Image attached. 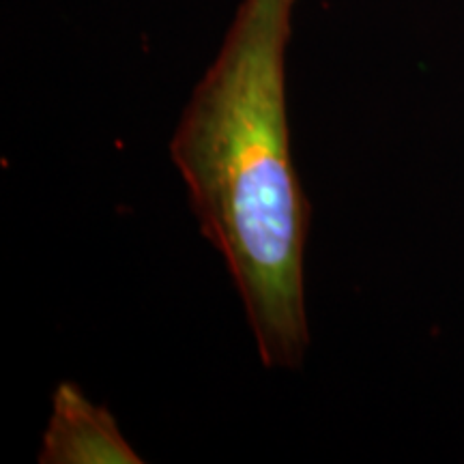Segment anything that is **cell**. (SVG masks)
<instances>
[{
  "label": "cell",
  "instance_id": "obj_1",
  "mask_svg": "<svg viewBox=\"0 0 464 464\" xmlns=\"http://www.w3.org/2000/svg\"><path fill=\"white\" fill-rule=\"evenodd\" d=\"M295 7L297 0H241L168 147L266 370H299L310 346L312 208L293 161L286 103Z\"/></svg>",
  "mask_w": 464,
  "mask_h": 464
},
{
  "label": "cell",
  "instance_id": "obj_2",
  "mask_svg": "<svg viewBox=\"0 0 464 464\" xmlns=\"http://www.w3.org/2000/svg\"><path fill=\"white\" fill-rule=\"evenodd\" d=\"M37 460L42 464H142L114 415L106 406L91 402L72 381L58 382L52 393V415Z\"/></svg>",
  "mask_w": 464,
  "mask_h": 464
}]
</instances>
